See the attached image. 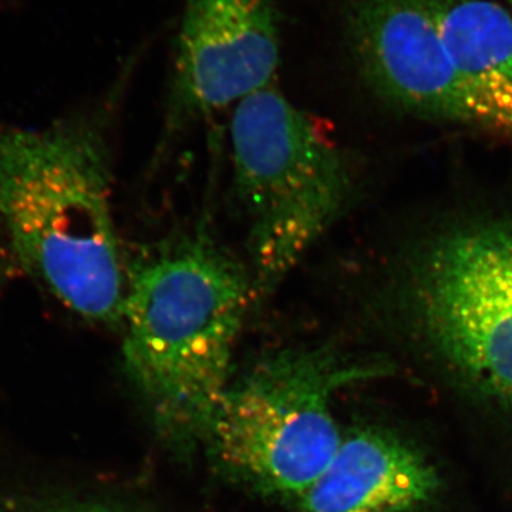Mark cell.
Masks as SVG:
<instances>
[{"instance_id": "1", "label": "cell", "mask_w": 512, "mask_h": 512, "mask_svg": "<svg viewBox=\"0 0 512 512\" xmlns=\"http://www.w3.org/2000/svg\"><path fill=\"white\" fill-rule=\"evenodd\" d=\"M0 231L26 274L79 315L121 326L127 258L111 204V154L92 117L0 124Z\"/></svg>"}, {"instance_id": "2", "label": "cell", "mask_w": 512, "mask_h": 512, "mask_svg": "<svg viewBox=\"0 0 512 512\" xmlns=\"http://www.w3.org/2000/svg\"><path fill=\"white\" fill-rule=\"evenodd\" d=\"M254 301L248 265L204 231L127 259L124 363L168 436H207Z\"/></svg>"}, {"instance_id": "3", "label": "cell", "mask_w": 512, "mask_h": 512, "mask_svg": "<svg viewBox=\"0 0 512 512\" xmlns=\"http://www.w3.org/2000/svg\"><path fill=\"white\" fill-rule=\"evenodd\" d=\"M229 130L256 301L271 295L339 220L352 173L338 144L274 86L239 101Z\"/></svg>"}, {"instance_id": "4", "label": "cell", "mask_w": 512, "mask_h": 512, "mask_svg": "<svg viewBox=\"0 0 512 512\" xmlns=\"http://www.w3.org/2000/svg\"><path fill=\"white\" fill-rule=\"evenodd\" d=\"M366 375L330 346L279 350L228 384L205 437L232 476L299 497L342 444L333 393Z\"/></svg>"}, {"instance_id": "5", "label": "cell", "mask_w": 512, "mask_h": 512, "mask_svg": "<svg viewBox=\"0 0 512 512\" xmlns=\"http://www.w3.org/2000/svg\"><path fill=\"white\" fill-rule=\"evenodd\" d=\"M407 299L448 365L512 406V224L441 235L417 259Z\"/></svg>"}, {"instance_id": "6", "label": "cell", "mask_w": 512, "mask_h": 512, "mask_svg": "<svg viewBox=\"0 0 512 512\" xmlns=\"http://www.w3.org/2000/svg\"><path fill=\"white\" fill-rule=\"evenodd\" d=\"M281 59L274 0H184L171 126L237 106L272 86Z\"/></svg>"}, {"instance_id": "7", "label": "cell", "mask_w": 512, "mask_h": 512, "mask_svg": "<svg viewBox=\"0 0 512 512\" xmlns=\"http://www.w3.org/2000/svg\"><path fill=\"white\" fill-rule=\"evenodd\" d=\"M346 30L360 73L404 109L488 128L451 62L431 0H348Z\"/></svg>"}, {"instance_id": "8", "label": "cell", "mask_w": 512, "mask_h": 512, "mask_svg": "<svg viewBox=\"0 0 512 512\" xmlns=\"http://www.w3.org/2000/svg\"><path fill=\"white\" fill-rule=\"evenodd\" d=\"M436 467L392 434L343 437L326 470L298 497V512H419L440 493Z\"/></svg>"}, {"instance_id": "9", "label": "cell", "mask_w": 512, "mask_h": 512, "mask_svg": "<svg viewBox=\"0 0 512 512\" xmlns=\"http://www.w3.org/2000/svg\"><path fill=\"white\" fill-rule=\"evenodd\" d=\"M451 62L487 117L512 141V15L493 0H431Z\"/></svg>"}, {"instance_id": "10", "label": "cell", "mask_w": 512, "mask_h": 512, "mask_svg": "<svg viewBox=\"0 0 512 512\" xmlns=\"http://www.w3.org/2000/svg\"><path fill=\"white\" fill-rule=\"evenodd\" d=\"M0 512H133L117 505L57 493H18L0 497Z\"/></svg>"}, {"instance_id": "11", "label": "cell", "mask_w": 512, "mask_h": 512, "mask_svg": "<svg viewBox=\"0 0 512 512\" xmlns=\"http://www.w3.org/2000/svg\"><path fill=\"white\" fill-rule=\"evenodd\" d=\"M504 5L507 6V9L510 10L512 15V0H504Z\"/></svg>"}]
</instances>
